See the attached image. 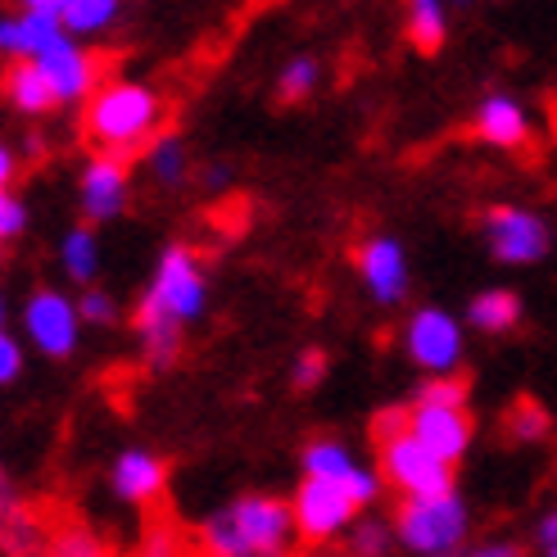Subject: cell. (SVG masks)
Listing matches in <instances>:
<instances>
[{"mask_svg": "<svg viewBox=\"0 0 557 557\" xmlns=\"http://www.w3.org/2000/svg\"><path fill=\"white\" fill-rule=\"evenodd\" d=\"M209 304V282L200 255L190 245H169L159 255V268L150 286L136 304V336L150 358V368H173L182 354V331L205 318Z\"/></svg>", "mask_w": 557, "mask_h": 557, "instance_id": "1", "label": "cell"}, {"mask_svg": "<svg viewBox=\"0 0 557 557\" xmlns=\"http://www.w3.org/2000/svg\"><path fill=\"white\" fill-rule=\"evenodd\" d=\"M295 540L290 498L276 494H236L200 531L205 557H290Z\"/></svg>", "mask_w": 557, "mask_h": 557, "instance_id": "2", "label": "cell"}, {"mask_svg": "<svg viewBox=\"0 0 557 557\" xmlns=\"http://www.w3.org/2000/svg\"><path fill=\"white\" fill-rule=\"evenodd\" d=\"M87 136L91 146L109 159H132V154H146L150 141L159 136L163 123V100L146 87V82H132V77H109L87 96Z\"/></svg>", "mask_w": 557, "mask_h": 557, "instance_id": "3", "label": "cell"}, {"mask_svg": "<svg viewBox=\"0 0 557 557\" xmlns=\"http://www.w3.org/2000/svg\"><path fill=\"white\" fill-rule=\"evenodd\" d=\"M395 540L422 557H449L467 540V504L454 494L404 498L395 512Z\"/></svg>", "mask_w": 557, "mask_h": 557, "instance_id": "4", "label": "cell"}, {"mask_svg": "<svg viewBox=\"0 0 557 557\" xmlns=\"http://www.w3.org/2000/svg\"><path fill=\"white\" fill-rule=\"evenodd\" d=\"M381 449V481L395 485L404 498H440L454 494V467L440 462L426 444H417L408 431L376 440Z\"/></svg>", "mask_w": 557, "mask_h": 557, "instance_id": "5", "label": "cell"}, {"mask_svg": "<svg viewBox=\"0 0 557 557\" xmlns=\"http://www.w3.org/2000/svg\"><path fill=\"white\" fill-rule=\"evenodd\" d=\"M290 512H295V531H299V540H309V544L336 540V535H345L349 525L358 521V504L345 494V485L309 481V476H304V485L295 490Z\"/></svg>", "mask_w": 557, "mask_h": 557, "instance_id": "6", "label": "cell"}, {"mask_svg": "<svg viewBox=\"0 0 557 557\" xmlns=\"http://www.w3.org/2000/svg\"><path fill=\"white\" fill-rule=\"evenodd\" d=\"M77 326H82V318H77V304L69 295L50 290V286L27 295V304H23V331H27V341H33L46 358H69L77 349Z\"/></svg>", "mask_w": 557, "mask_h": 557, "instance_id": "7", "label": "cell"}, {"mask_svg": "<svg viewBox=\"0 0 557 557\" xmlns=\"http://www.w3.org/2000/svg\"><path fill=\"white\" fill-rule=\"evenodd\" d=\"M304 476H309V481L345 485V494L358 504V512L372 508L376 494H381V471L358 467L354 454L345 449L341 440H309V444H304Z\"/></svg>", "mask_w": 557, "mask_h": 557, "instance_id": "8", "label": "cell"}, {"mask_svg": "<svg viewBox=\"0 0 557 557\" xmlns=\"http://www.w3.org/2000/svg\"><path fill=\"white\" fill-rule=\"evenodd\" d=\"M485 240H490V255L498 263H540L553 245L544 218L512 209V205H494L485 213Z\"/></svg>", "mask_w": 557, "mask_h": 557, "instance_id": "9", "label": "cell"}, {"mask_svg": "<svg viewBox=\"0 0 557 557\" xmlns=\"http://www.w3.org/2000/svg\"><path fill=\"white\" fill-rule=\"evenodd\" d=\"M33 64L46 73V82L54 87V96H60V104H77V100H87V96L100 87V64H96V54L82 50L69 33H60L54 41H46V46L33 54Z\"/></svg>", "mask_w": 557, "mask_h": 557, "instance_id": "10", "label": "cell"}, {"mask_svg": "<svg viewBox=\"0 0 557 557\" xmlns=\"http://www.w3.org/2000/svg\"><path fill=\"white\" fill-rule=\"evenodd\" d=\"M408 354L422 372L435 376H454V368L462 363V331L444 309H417L408 318Z\"/></svg>", "mask_w": 557, "mask_h": 557, "instance_id": "11", "label": "cell"}, {"mask_svg": "<svg viewBox=\"0 0 557 557\" xmlns=\"http://www.w3.org/2000/svg\"><path fill=\"white\" fill-rule=\"evenodd\" d=\"M408 435L417 444H426V449L458 467L462 454L471 449V435H476V417L471 408H431V404H408Z\"/></svg>", "mask_w": 557, "mask_h": 557, "instance_id": "12", "label": "cell"}, {"mask_svg": "<svg viewBox=\"0 0 557 557\" xmlns=\"http://www.w3.org/2000/svg\"><path fill=\"white\" fill-rule=\"evenodd\" d=\"M127 195H132L127 163L123 159H109V154H96L87 163V173H82V186H77V200H82V218H87V227H96V222H114L127 209Z\"/></svg>", "mask_w": 557, "mask_h": 557, "instance_id": "13", "label": "cell"}, {"mask_svg": "<svg viewBox=\"0 0 557 557\" xmlns=\"http://www.w3.org/2000/svg\"><path fill=\"white\" fill-rule=\"evenodd\" d=\"M354 263L363 286L372 290L376 304H399L408 295V259H404V245L389 240V236H372L354 249Z\"/></svg>", "mask_w": 557, "mask_h": 557, "instance_id": "14", "label": "cell"}, {"mask_svg": "<svg viewBox=\"0 0 557 557\" xmlns=\"http://www.w3.org/2000/svg\"><path fill=\"white\" fill-rule=\"evenodd\" d=\"M64 33L60 23V0H27L10 18H0V50L10 60H33V54Z\"/></svg>", "mask_w": 557, "mask_h": 557, "instance_id": "15", "label": "cell"}, {"mask_svg": "<svg viewBox=\"0 0 557 557\" xmlns=\"http://www.w3.org/2000/svg\"><path fill=\"white\" fill-rule=\"evenodd\" d=\"M109 485H114L123 504L154 508L163 490H169V462L154 458L150 449H123L114 458V471H109Z\"/></svg>", "mask_w": 557, "mask_h": 557, "instance_id": "16", "label": "cell"}, {"mask_svg": "<svg viewBox=\"0 0 557 557\" xmlns=\"http://www.w3.org/2000/svg\"><path fill=\"white\" fill-rule=\"evenodd\" d=\"M471 136H481L494 150H525L531 146V119L512 96H490L471 119Z\"/></svg>", "mask_w": 557, "mask_h": 557, "instance_id": "17", "label": "cell"}, {"mask_svg": "<svg viewBox=\"0 0 557 557\" xmlns=\"http://www.w3.org/2000/svg\"><path fill=\"white\" fill-rule=\"evenodd\" d=\"M0 87H5L10 104L18 109V114H50V109H60V96H54V87L46 82V73L33 64V60H10L5 77H0Z\"/></svg>", "mask_w": 557, "mask_h": 557, "instance_id": "18", "label": "cell"}, {"mask_svg": "<svg viewBox=\"0 0 557 557\" xmlns=\"http://www.w3.org/2000/svg\"><path fill=\"white\" fill-rule=\"evenodd\" d=\"M467 322L485 331V336H508V331L521 322V299L512 290H481L467 304Z\"/></svg>", "mask_w": 557, "mask_h": 557, "instance_id": "19", "label": "cell"}, {"mask_svg": "<svg viewBox=\"0 0 557 557\" xmlns=\"http://www.w3.org/2000/svg\"><path fill=\"white\" fill-rule=\"evenodd\" d=\"M60 263H64V272L73 276L82 290H91L96 276H100V240H96V227H87V222L73 227L64 236V245H60Z\"/></svg>", "mask_w": 557, "mask_h": 557, "instance_id": "20", "label": "cell"}, {"mask_svg": "<svg viewBox=\"0 0 557 557\" xmlns=\"http://www.w3.org/2000/svg\"><path fill=\"white\" fill-rule=\"evenodd\" d=\"M114 18H119V0H60V23L73 41L104 33V27H114Z\"/></svg>", "mask_w": 557, "mask_h": 557, "instance_id": "21", "label": "cell"}, {"mask_svg": "<svg viewBox=\"0 0 557 557\" xmlns=\"http://www.w3.org/2000/svg\"><path fill=\"white\" fill-rule=\"evenodd\" d=\"M504 431H508V440H517V444H540V440L553 435V417H548V408H544L540 399L521 395V399H512V408L504 412Z\"/></svg>", "mask_w": 557, "mask_h": 557, "instance_id": "22", "label": "cell"}, {"mask_svg": "<svg viewBox=\"0 0 557 557\" xmlns=\"http://www.w3.org/2000/svg\"><path fill=\"white\" fill-rule=\"evenodd\" d=\"M444 37H449V18H444V10L435 5V0H417V5L408 10V41L417 54H435L444 46Z\"/></svg>", "mask_w": 557, "mask_h": 557, "instance_id": "23", "label": "cell"}, {"mask_svg": "<svg viewBox=\"0 0 557 557\" xmlns=\"http://www.w3.org/2000/svg\"><path fill=\"white\" fill-rule=\"evenodd\" d=\"M141 159H146V169H150V177H154L159 186H182V182H186V146L177 141L173 132L154 136L150 150H146Z\"/></svg>", "mask_w": 557, "mask_h": 557, "instance_id": "24", "label": "cell"}, {"mask_svg": "<svg viewBox=\"0 0 557 557\" xmlns=\"http://www.w3.org/2000/svg\"><path fill=\"white\" fill-rule=\"evenodd\" d=\"M318 82H322V64L313 60V54H295V60H286V69L276 73V100L282 104L309 100L318 91Z\"/></svg>", "mask_w": 557, "mask_h": 557, "instance_id": "25", "label": "cell"}, {"mask_svg": "<svg viewBox=\"0 0 557 557\" xmlns=\"http://www.w3.org/2000/svg\"><path fill=\"white\" fill-rule=\"evenodd\" d=\"M471 399V381L467 376H431L417 389L412 404H431V408H467Z\"/></svg>", "mask_w": 557, "mask_h": 557, "instance_id": "26", "label": "cell"}, {"mask_svg": "<svg viewBox=\"0 0 557 557\" xmlns=\"http://www.w3.org/2000/svg\"><path fill=\"white\" fill-rule=\"evenodd\" d=\"M100 553H104V544L87 531V525H64L46 548V557H100Z\"/></svg>", "mask_w": 557, "mask_h": 557, "instance_id": "27", "label": "cell"}, {"mask_svg": "<svg viewBox=\"0 0 557 557\" xmlns=\"http://www.w3.org/2000/svg\"><path fill=\"white\" fill-rule=\"evenodd\" d=\"M389 548V531H385V521H354L349 525V557H385Z\"/></svg>", "mask_w": 557, "mask_h": 557, "instance_id": "28", "label": "cell"}, {"mask_svg": "<svg viewBox=\"0 0 557 557\" xmlns=\"http://www.w3.org/2000/svg\"><path fill=\"white\" fill-rule=\"evenodd\" d=\"M77 318L91 322V326H114L119 322V304H114V295H109V290L91 286V290L77 295Z\"/></svg>", "mask_w": 557, "mask_h": 557, "instance_id": "29", "label": "cell"}, {"mask_svg": "<svg viewBox=\"0 0 557 557\" xmlns=\"http://www.w3.org/2000/svg\"><path fill=\"white\" fill-rule=\"evenodd\" d=\"M141 557H186L182 553V535L173 531L163 517H154L146 525V540H141Z\"/></svg>", "mask_w": 557, "mask_h": 557, "instance_id": "30", "label": "cell"}, {"mask_svg": "<svg viewBox=\"0 0 557 557\" xmlns=\"http://www.w3.org/2000/svg\"><path fill=\"white\" fill-rule=\"evenodd\" d=\"M23 232H27V205L18 200L14 190H5L0 195V249L14 245Z\"/></svg>", "mask_w": 557, "mask_h": 557, "instance_id": "31", "label": "cell"}, {"mask_svg": "<svg viewBox=\"0 0 557 557\" xmlns=\"http://www.w3.org/2000/svg\"><path fill=\"white\" fill-rule=\"evenodd\" d=\"M322 376H326V354H322V349H304V354L295 358L290 385H295V389H313Z\"/></svg>", "mask_w": 557, "mask_h": 557, "instance_id": "32", "label": "cell"}, {"mask_svg": "<svg viewBox=\"0 0 557 557\" xmlns=\"http://www.w3.org/2000/svg\"><path fill=\"white\" fill-rule=\"evenodd\" d=\"M18 376H23V345L10 331H0V385H14Z\"/></svg>", "mask_w": 557, "mask_h": 557, "instance_id": "33", "label": "cell"}, {"mask_svg": "<svg viewBox=\"0 0 557 557\" xmlns=\"http://www.w3.org/2000/svg\"><path fill=\"white\" fill-rule=\"evenodd\" d=\"M14 177H18V154H14L5 141H0V195L14 186Z\"/></svg>", "mask_w": 557, "mask_h": 557, "instance_id": "34", "label": "cell"}, {"mask_svg": "<svg viewBox=\"0 0 557 557\" xmlns=\"http://www.w3.org/2000/svg\"><path fill=\"white\" fill-rule=\"evenodd\" d=\"M467 557H525L521 544H481V548H471Z\"/></svg>", "mask_w": 557, "mask_h": 557, "instance_id": "35", "label": "cell"}, {"mask_svg": "<svg viewBox=\"0 0 557 557\" xmlns=\"http://www.w3.org/2000/svg\"><path fill=\"white\" fill-rule=\"evenodd\" d=\"M540 544H544V553L557 544V512H548V517L540 521Z\"/></svg>", "mask_w": 557, "mask_h": 557, "instance_id": "36", "label": "cell"}, {"mask_svg": "<svg viewBox=\"0 0 557 557\" xmlns=\"http://www.w3.org/2000/svg\"><path fill=\"white\" fill-rule=\"evenodd\" d=\"M205 182H209V186H222V182H227V169H209Z\"/></svg>", "mask_w": 557, "mask_h": 557, "instance_id": "37", "label": "cell"}, {"mask_svg": "<svg viewBox=\"0 0 557 557\" xmlns=\"http://www.w3.org/2000/svg\"><path fill=\"white\" fill-rule=\"evenodd\" d=\"M0 331H5V295H0Z\"/></svg>", "mask_w": 557, "mask_h": 557, "instance_id": "38", "label": "cell"}, {"mask_svg": "<svg viewBox=\"0 0 557 557\" xmlns=\"http://www.w3.org/2000/svg\"><path fill=\"white\" fill-rule=\"evenodd\" d=\"M548 557H557V544H553V548H548Z\"/></svg>", "mask_w": 557, "mask_h": 557, "instance_id": "39", "label": "cell"}, {"mask_svg": "<svg viewBox=\"0 0 557 557\" xmlns=\"http://www.w3.org/2000/svg\"><path fill=\"white\" fill-rule=\"evenodd\" d=\"M100 557H109V553H100Z\"/></svg>", "mask_w": 557, "mask_h": 557, "instance_id": "40", "label": "cell"}]
</instances>
